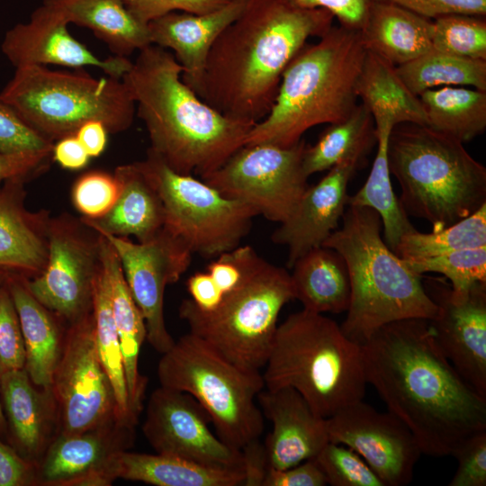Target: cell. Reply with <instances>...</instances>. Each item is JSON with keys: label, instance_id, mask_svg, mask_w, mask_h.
Returning <instances> with one entry per match:
<instances>
[{"label": "cell", "instance_id": "cell-1", "mask_svg": "<svg viewBox=\"0 0 486 486\" xmlns=\"http://www.w3.org/2000/svg\"><path fill=\"white\" fill-rule=\"evenodd\" d=\"M360 346L366 382L411 431L422 454L452 455L464 439L486 430V399L444 356L429 320L385 324Z\"/></svg>", "mask_w": 486, "mask_h": 486}, {"label": "cell", "instance_id": "cell-2", "mask_svg": "<svg viewBox=\"0 0 486 486\" xmlns=\"http://www.w3.org/2000/svg\"><path fill=\"white\" fill-rule=\"evenodd\" d=\"M334 18L322 8L248 0L212 46L196 94L228 117L262 121L275 101L288 63L309 38L325 34Z\"/></svg>", "mask_w": 486, "mask_h": 486}, {"label": "cell", "instance_id": "cell-3", "mask_svg": "<svg viewBox=\"0 0 486 486\" xmlns=\"http://www.w3.org/2000/svg\"><path fill=\"white\" fill-rule=\"evenodd\" d=\"M122 80L150 140V150L172 170L200 178L244 146L256 124L228 117L203 102L181 78L171 51L150 44L138 51Z\"/></svg>", "mask_w": 486, "mask_h": 486}, {"label": "cell", "instance_id": "cell-4", "mask_svg": "<svg viewBox=\"0 0 486 486\" xmlns=\"http://www.w3.org/2000/svg\"><path fill=\"white\" fill-rule=\"evenodd\" d=\"M366 55L359 30L333 26L305 44L284 68L269 113L244 145L297 144L309 129L346 120L356 104V83Z\"/></svg>", "mask_w": 486, "mask_h": 486}, {"label": "cell", "instance_id": "cell-5", "mask_svg": "<svg viewBox=\"0 0 486 486\" xmlns=\"http://www.w3.org/2000/svg\"><path fill=\"white\" fill-rule=\"evenodd\" d=\"M338 227L322 244L345 259L351 300L340 328L361 345L385 324L434 320L438 307L413 272L384 242L379 214L369 207L347 205Z\"/></svg>", "mask_w": 486, "mask_h": 486}, {"label": "cell", "instance_id": "cell-6", "mask_svg": "<svg viewBox=\"0 0 486 486\" xmlns=\"http://www.w3.org/2000/svg\"><path fill=\"white\" fill-rule=\"evenodd\" d=\"M387 159L390 173L399 182V201L405 212L426 220L432 232L486 203V167L464 143L427 125H395L388 140Z\"/></svg>", "mask_w": 486, "mask_h": 486}, {"label": "cell", "instance_id": "cell-7", "mask_svg": "<svg viewBox=\"0 0 486 486\" xmlns=\"http://www.w3.org/2000/svg\"><path fill=\"white\" fill-rule=\"evenodd\" d=\"M264 368L266 389H294L324 418L365 393L361 346L335 320L303 309L278 324Z\"/></svg>", "mask_w": 486, "mask_h": 486}, {"label": "cell", "instance_id": "cell-8", "mask_svg": "<svg viewBox=\"0 0 486 486\" xmlns=\"http://www.w3.org/2000/svg\"><path fill=\"white\" fill-rule=\"evenodd\" d=\"M0 99L53 143L75 135L89 121L101 122L109 133L124 131L132 124L136 112L135 103L122 79L96 78L83 68H17L0 92Z\"/></svg>", "mask_w": 486, "mask_h": 486}, {"label": "cell", "instance_id": "cell-9", "mask_svg": "<svg viewBox=\"0 0 486 486\" xmlns=\"http://www.w3.org/2000/svg\"><path fill=\"white\" fill-rule=\"evenodd\" d=\"M294 299L290 273L257 253L242 279L222 293L211 311L195 310L185 299L179 317L189 333L225 359L250 372H261L267 361L278 317Z\"/></svg>", "mask_w": 486, "mask_h": 486}, {"label": "cell", "instance_id": "cell-10", "mask_svg": "<svg viewBox=\"0 0 486 486\" xmlns=\"http://www.w3.org/2000/svg\"><path fill=\"white\" fill-rule=\"evenodd\" d=\"M160 386L191 395L203 408L216 435L241 450L258 439L264 416L256 405L265 388L261 372L244 370L188 333L162 354L158 364Z\"/></svg>", "mask_w": 486, "mask_h": 486}, {"label": "cell", "instance_id": "cell-11", "mask_svg": "<svg viewBox=\"0 0 486 486\" xmlns=\"http://www.w3.org/2000/svg\"><path fill=\"white\" fill-rule=\"evenodd\" d=\"M157 189L164 208V229L193 254L212 259L240 245L257 212L191 175L172 170L148 150L138 162Z\"/></svg>", "mask_w": 486, "mask_h": 486}, {"label": "cell", "instance_id": "cell-12", "mask_svg": "<svg viewBox=\"0 0 486 486\" xmlns=\"http://www.w3.org/2000/svg\"><path fill=\"white\" fill-rule=\"evenodd\" d=\"M304 140L291 147L244 145L221 166L201 178L220 194L274 222L284 221L309 186L302 167Z\"/></svg>", "mask_w": 486, "mask_h": 486}, {"label": "cell", "instance_id": "cell-13", "mask_svg": "<svg viewBox=\"0 0 486 486\" xmlns=\"http://www.w3.org/2000/svg\"><path fill=\"white\" fill-rule=\"evenodd\" d=\"M50 390L58 408V434L117 421L114 392L98 355L92 311L66 331Z\"/></svg>", "mask_w": 486, "mask_h": 486}, {"label": "cell", "instance_id": "cell-14", "mask_svg": "<svg viewBox=\"0 0 486 486\" xmlns=\"http://www.w3.org/2000/svg\"><path fill=\"white\" fill-rule=\"evenodd\" d=\"M115 249L133 300L145 320L147 340L158 353L175 343L164 316L166 287L188 269L193 253L164 228L150 240L134 243L127 237L97 232Z\"/></svg>", "mask_w": 486, "mask_h": 486}, {"label": "cell", "instance_id": "cell-15", "mask_svg": "<svg viewBox=\"0 0 486 486\" xmlns=\"http://www.w3.org/2000/svg\"><path fill=\"white\" fill-rule=\"evenodd\" d=\"M48 259L43 271L25 279L30 292L58 318L75 322L92 310L93 291L99 269L98 234L95 241L72 222H48Z\"/></svg>", "mask_w": 486, "mask_h": 486}, {"label": "cell", "instance_id": "cell-16", "mask_svg": "<svg viewBox=\"0 0 486 486\" xmlns=\"http://www.w3.org/2000/svg\"><path fill=\"white\" fill-rule=\"evenodd\" d=\"M210 422L207 412L191 395L160 386L148 399L142 432L158 454L244 470L241 450L223 442L211 430Z\"/></svg>", "mask_w": 486, "mask_h": 486}, {"label": "cell", "instance_id": "cell-17", "mask_svg": "<svg viewBox=\"0 0 486 486\" xmlns=\"http://www.w3.org/2000/svg\"><path fill=\"white\" fill-rule=\"evenodd\" d=\"M329 442L358 454L384 486L410 483L422 454L411 431L390 411L380 412L362 400L326 418Z\"/></svg>", "mask_w": 486, "mask_h": 486}, {"label": "cell", "instance_id": "cell-18", "mask_svg": "<svg viewBox=\"0 0 486 486\" xmlns=\"http://www.w3.org/2000/svg\"><path fill=\"white\" fill-rule=\"evenodd\" d=\"M438 307L429 320L440 350L459 375L486 399V283L453 290L440 278L422 281Z\"/></svg>", "mask_w": 486, "mask_h": 486}, {"label": "cell", "instance_id": "cell-19", "mask_svg": "<svg viewBox=\"0 0 486 486\" xmlns=\"http://www.w3.org/2000/svg\"><path fill=\"white\" fill-rule=\"evenodd\" d=\"M68 25L61 14L41 4L26 22H19L6 32L2 52L15 68L47 65L74 69L94 67L110 77L122 79L132 61L115 55L98 58L70 34Z\"/></svg>", "mask_w": 486, "mask_h": 486}, {"label": "cell", "instance_id": "cell-20", "mask_svg": "<svg viewBox=\"0 0 486 486\" xmlns=\"http://www.w3.org/2000/svg\"><path fill=\"white\" fill-rule=\"evenodd\" d=\"M358 167L355 162H343L330 168L307 187L292 213L273 232L271 240L288 249V268L338 229L347 207V185Z\"/></svg>", "mask_w": 486, "mask_h": 486}, {"label": "cell", "instance_id": "cell-21", "mask_svg": "<svg viewBox=\"0 0 486 486\" xmlns=\"http://www.w3.org/2000/svg\"><path fill=\"white\" fill-rule=\"evenodd\" d=\"M256 400L273 427L264 443L269 468L285 469L314 458L329 442L326 418L294 389L262 390Z\"/></svg>", "mask_w": 486, "mask_h": 486}, {"label": "cell", "instance_id": "cell-22", "mask_svg": "<svg viewBox=\"0 0 486 486\" xmlns=\"http://www.w3.org/2000/svg\"><path fill=\"white\" fill-rule=\"evenodd\" d=\"M0 398L7 426L6 443L39 465L58 433V415L50 388L36 386L25 369L1 374Z\"/></svg>", "mask_w": 486, "mask_h": 486}, {"label": "cell", "instance_id": "cell-23", "mask_svg": "<svg viewBox=\"0 0 486 486\" xmlns=\"http://www.w3.org/2000/svg\"><path fill=\"white\" fill-rule=\"evenodd\" d=\"M248 0H230L205 14L170 12L148 25L150 42L171 50L183 68L182 81L195 92L209 51L220 34L244 10Z\"/></svg>", "mask_w": 486, "mask_h": 486}, {"label": "cell", "instance_id": "cell-24", "mask_svg": "<svg viewBox=\"0 0 486 486\" xmlns=\"http://www.w3.org/2000/svg\"><path fill=\"white\" fill-rule=\"evenodd\" d=\"M22 180L0 186V268L31 279L48 259V222L24 207Z\"/></svg>", "mask_w": 486, "mask_h": 486}, {"label": "cell", "instance_id": "cell-25", "mask_svg": "<svg viewBox=\"0 0 486 486\" xmlns=\"http://www.w3.org/2000/svg\"><path fill=\"white\" fill-rule=\"evenodd\" d=\"M98 249L100 265L107 280L112 314L121 344L130 411L138 420L143 409L148 382L147 378L139 371L140 352L147 338L146 324L129 290L115 249L100 234H98Z\"/></svg>", "mask_w": 486, "mask_h": 486}, {"label": "cell", "instance_id": "cell-26", "mask_svg": "<svg viewBox=\"0 0 486 486\" xmlns=\"http://www.w3.org/2000/svg\"><path fill=\"white\" fill-rule=\"evenodd\" d=\"M134 428L117 421L71 434H58L39 465V485L60 486L65 481L104 466L115 452L127 450Z\"/></svg>", "mask_w": 486, "mask_h": 486}, {"label": "cell", "instance_id": "cell-27", "mask_svg": "<svg viewBox=\"0 0 486 486\" xmlns=\"http://www.w3.org/2000/svg\"><path fill=\"white\" fill-rule=\"evenodd\" d=\"M122 191L113 207L95 220L82 222L95 232L118 237L134 236L138 242L153 238L164 227V208L160 196L138 162L116 168Z\"/></svg>", "mask_w": 486, "mask_h": 486}, {"label": "cell", "instance_id": "cell-28", "mask_svg": "<svg viewBox=\"0 0 486 486\" xmlns=\"http://www.w3.org/2000/svg\"><path fill=\"white\" fill-rule=\"evenodd\" d=\"M105 467L114 480L155 486H242L245 481L243 469L210 466L158 453L118 451Z\"/></svg>", "mask_w": 486, "mask_h": 486}, {"label": "cell", "instance_id": "cell-29", "mask_svg": "<svg viewBox=\"0 0 486 486\" xmlns=\"http://www.w3.org/2000/svg\"><path fill=\"white\" fill-rule=\"evenodd\" d=\"M432 20L386 2L371 0L359 30L364 49L395 67L432 49Z\"/></svg>", "mask_w": 486, "mask_h": 486}, {"label": "cell", "instance_id": "cell-30", "mask_svg": "<svg viewBox=\"0 0 486 486\" xmlns=\"http://www.w3.org/2000/svg\"><path fill=\"white\" fill-rule=\"evenodd\" d=\"M25 279L9 274L6 281L20 320L25 349L24 369L36 386L50 388L65 334L62 335L56 320L58 316L34 298Z\"/></svg>", "mask_w": 486, "mask_h": 486}, {"label": "cell", "instance_id": "cell-31", "mask_svg": "<svg viewBox=\"0 0 486 486\" xmlns=\"http://www.w3.org/2000/svg\"><path fill=\"white\" fill-rule=\"evenodd\" d=\"M290 274L294 299L316 313L346 312L351 300L347 265L335 249L320 246L299 257Z\"/></svg>", "mask_w": 486, "mask_h": 486}, {"label": "cell", "instance_id": "cell-32", "mask_svg": "<svg viewBox=\"0 0 486 486\" xmlns=\"http://www.w3.org/2000/svg\"><path fill=\"white\" fill-rule=\"evenodd\" d=\"M67 22L86 27L110 50L129 58L151 44L148 25L136 19L122 0H42Z\"/></svg>", "mask_w": 486, "mask_h": 486}, {"label": "cell", "instance_id": "cell-33", "mask_svg": "<svg viewBox=\"0 0 486 486\" xmlns=\"http://www.w3.org/2000/svg\"><path fill=\"white\" fill-rule=\"evenodd\" d=\"M356 94L374 122L387 119L394 126L428 123L418 96L403 83L396 67L367 50L356 83Z\"/></svg>", "mask_w": 486, "mask_h": 486}, {"label": "cell", "instance_id": "cell-34", "mask_svg": "<svg viewBox=\"0 0 486 486\" xmlns=\"http://www.w3.org/2000/svg\"><path fill=\"white\" fill-rule=\"evenodd\" d=\"M375 143L373 116L364 104H357L346 120L329 124L314 145H306L303 171L309 177L343 162H355L360 167Z\"/></svg>", "mask_w": 486, "mask_h": 486}, {"label": "cell", "instance_id": "cell-35", "mask_svg": "<svg viewBox=\"0 0 486 486\" xmlns=\"http://www.w3.org/2000/svg\"><path fill=\"white\" fill-rule=\"evenodd\" d=\"M377 151L370 174L363 186L348 195L347 205L369 207L380 216L383 240L394 252L400 238L416 230L396 196L391 181L387 145L394 124L389 120L374 122Z\"/></svg>", "mask_w": 486, "mask_h": 486}, {"label": "cell", "instance_id": "cell-36", "mask_svg": "<svg viewBox=\"0 0 486 486\" xmlns=\"http://www.w3.org/2000/svg\"><path fill=\"white\" fill-rule=\"evenodd\" d=\"M427 126L466 143L486 129V91L442 86L419 94Z\"/></svg>", "mask_w": 486, "mask_h": 486}, {"label": "cell", "instance_id": "cell-37", "mask_svg": "<svg viewBox=\"0 0 486 486\" xmlns=\"http://www.w3.org/2000/svg\"><path fill=\"white\" fill-rule=\"evenodd\" d=\"M91 311L98 355L114 392L117 422L134 428L138 420L130 411L121 344L112 314L107 280L100 260Z\"/></svg>", "mask_w": 486, "mask_h": 486}, {"label": "cell", "instance_id": "cell-38", "mask_svg": "<svg viewBox=\"0 0 486 486\" xmlns=\"http://www.w3.org/2000/svg\"><path fill=\"white\" fill-rule=\"evenodd\" d=\"M407 87L416 95L437 86H471L486 91V60L454 56L431 49L396 67Z\"/></svg>", "mask_w": 486, "mask_h": 486}, {"label": "cell", "instance_id": "cell-39", "mask_svg": "<svg viewBox=\"0 0 486 486\" xmlns=\"http://www.w3.org/2000/svg\"><path fill=\"white\" fill-rule=\"evenodd\" d=\"M486 247V203L470 216L439 231L418 230L400 238L394 253L401 259H418Z\"/></svg>", "mask_w": 486, "mask_h": 486}, {"label": "cell", "instance_id": "cell-40", "mask_svg": "<svg viewBox=\"0 0 486 486\" xmlns=\"http://www.w3.org/2000/svg\"><path fill=\"white\" fill-rule=\"evenodd\" d=\"M432 49L486 60V16L448 14L432 20Z\"/></svg>", "mask_w": 486, "mask_h": 486}, {"label": "cell", "instance_id": "cell-41", "mask_svg": "<svg viewBox=\"0 0 486 486\" xmlns=\"http://www.w3.org/2000/svg\"><path fill=\"white\" fill-rule=\"evenodd\" d=\"M403 260L419 275L425 273L443 274L455 291H464L478 283H486V247Z\"/></svg>", "mask_w": 486, "mask_h": 486}, {"label": "cell", "instance_id": "cell-42", "mask_svg": "<svg viewBox=\"0 0 486 486\" xmlns=\"http://www.w3.org/2000/svg\"><path fill=\"white\" fill-rule=\"evenodd\" d=\"M314 458L329 485L384 486L364 460L344 445L328 442Z\"/></svg>", "mask_w": 486, "mask_h": 486}, {"label": "cell", "instance_id": "cell-43", "mask_svg": "<svg viewBox=\"0 0 486 486\" xmlns=\"http://www.w3.org/2000/svg\"><path fill=\"white\" fill-rule=\"evenodd\" d=\"M122 191L119 178L104 171L82 175L72 188V202L85 219L104 216L115 204Z\"/></svg>", "mask_w": 486, "mask_h": 486}, {"label": "cell", "instance_id": "cell-44", "mask_svg": "<svg viewBox=\"0 0 486 486\" xmlns=\"http://www.w3.org/2000/svg\"><path fill=\"white\" fill-rule=\"evenodd\" d=\"M54 143L32 129L0 99V152L51 155Z\"/></svg>", "mask_w": 486, "mask_h": 486}, {"label": "cell", "instance_id": "cell-45", "mask_svg": "<svg viewBox=\"0 0 486 486\" xmlns=\"http://www.w3.org/2000/svg\"><path fill=\"white\" fill-rule=\"evenodd\" d=\"M24 364L25 349L20 320L5 282L0 287V374L23 369Z\"/></svg>", "mask_w": 486, "mask_h": 486}, {"label": "cell", "instance_id": "cell-46", "mask_svg": "<svg viewBox=\"0 0 486 486\" xmlns=\"http://www.w3.org/2000/svg\"><path fill=\"white\" fill-rule=\"evenodd\" d=\"M457 469L450 486L486 485V430L464 439L453 452Z\"/></svg>", "mask_w": 486, "mask_h": 486}, {"label": "cell", "instance_id": "cell-47", "mask_svg": "<svg viewBox=\"0 0 486 486\" xmlns=\"http://www.w3.org/2000/svg\"><path fill=\"white\" fill-rule=\"evenodd\" d=\"M133 16L144 24L170 12L205 14L230 0H122Z\"/></svg>", "mask_w": 486, "mask_h": 486}, {"label": "cell", "instance_id": "cell-48", "mask_svg": "<svg viewBox=\"0 0 486 486\" xmlns=\"http://www.w3.org/2000/svg\"><path fill=\"white\" fill-rule=\"evenodd\" d=\"M405 8L433 20L448 14H465L486 16V0H374Z\"/></svg>", "mask_w": 486, "mask_h": 486}, {"label": "cell", "instance_id": "cell-49", "mask_svg": "<svg viewBox=\"0 0 486 486\" xmlns=\"http://www.w3.org/2000/svg\"><path fill=\"white\" fill-rule=\"evenodd\" d=\"M300 8H322L329 11L339 25L360 30L366 19L371 0H282Z\"/></svg>", "mask_w": 486, "mask_h": 486}, {"label": "cell", "instance_id": "cell-50", "mask_svg": "<svg viewBox=\"0 0 486 486\" xmlns=\"http://www.w3.org/2000/svg\"><path fill=\"white\" fill-rule=\"evenodd\" d=\"M39 485L38 465L0 438V486Z\"/></svg>", "mask_w": 486, "mask_h": 486}, {"label": "cell", "instance_id": "cell-51", "mask_svg": "<svg viewBox=\"0 0 486 486\" xmlns=\"http://www.w3.org/2000/svg\"><path fill=\"white\" fill-rule=\"evenodd\" d=\"M327 481L315 458L285 469L268 468L262 486H325Z\"/></svg>", "mask_w": 486, "mask_h": 486}, {"label": "cell", "instance_id": "cell-52", "mask_svg": "<svg viewBox=\"0 0 486 486\" xmlns=\"http://www.w3.org/2000/svg\"><path fill=\"white\" fill-rule=\"evenodd\" d=\"M51 155L0 152V185L11 180L26 181L47 166Z\"/></svg>", "mask_w": 486, "mask_h": 486}, {"label": "cell", "instance_id": "cell-53", "mask_svg": "<svg viewBox=\"0 0 486 486\" xmlns=\"http://www.w3.org/2000/svg\"><path fill=\"white\" fill-rule=\"evenodd\" d=\"M244 458L245 481L243 486H262L268 470L266 454L258 439L249 442L241 449Z\"/></svg>", "mask_w": 486, "mask_h": 486}, {"label": "cell", "instance_id": "cell-54", "mask_svg": "<svg viewBox=\"0 0 486 486\" xmlns=\"http://www.w3.org/2000/svg\"><path fill=\"white\" fill-rule=\"evenodd\" d=\"M52 157L63 168H84L91 158L75 135H69L53 145Z\"/></svg>", "mask_w": 486, "mask_h": 486}, {"label": "cell", "instance_id": "cell-55", "mask_svg": "<svg viewBox=\"0 0 486 486\" xmlns=\"http://www.w3.org/2000/svg\"><path fill=\"white\" fill-rule=\"evenodd\" d=\"M108 130L99 121L85 122L75 133L90 158L99 157L105 149Z\"/></svg>", "mask_w": 486, "mask_h": 486}, {"label": "cell", "instance_id": "cell-56", "mask_svg": "<svg viewBox=\"0 0 486 486\" xmlns=\"http://www.w3.org/2000/svg\"><path fill=\"white\" fill-rule=\"evenodd\" d=\"M114 481L104 464V466L89 470L65 481L60 486H109Z\"/></svg>", "mask_w": 486, "mask_h": 486}, {"label": "cell", "instance_id": "cell-57", "mask_svg": "<svg viewBox=\"0 0 486 486\" xmlns=\"http://www.w3.org/2000/svg\"><path fill=\"white\" fill-rule=\"evenodd\" d=\"M1 379V374H0ZM0 438L6 441L7 438V426L5 421V417L3 411L1 398H0Z\"/></svg>", "mask_w": 486, "mask_h": 486}, {"label": "cell", "instance_id": "cell-58", "mask_svg": "<svg viewBox=\"0 0 486 486\" xmlns=\"http://www.w3.org/2000/svg\"><path fill=\"white\" fill-rule=\"evenodd\" d=\"M8 276L9 274L0 268V287L5 284Z\"/></svg>", "mask_w": 486, "mask_h": 486}]
</instances>
